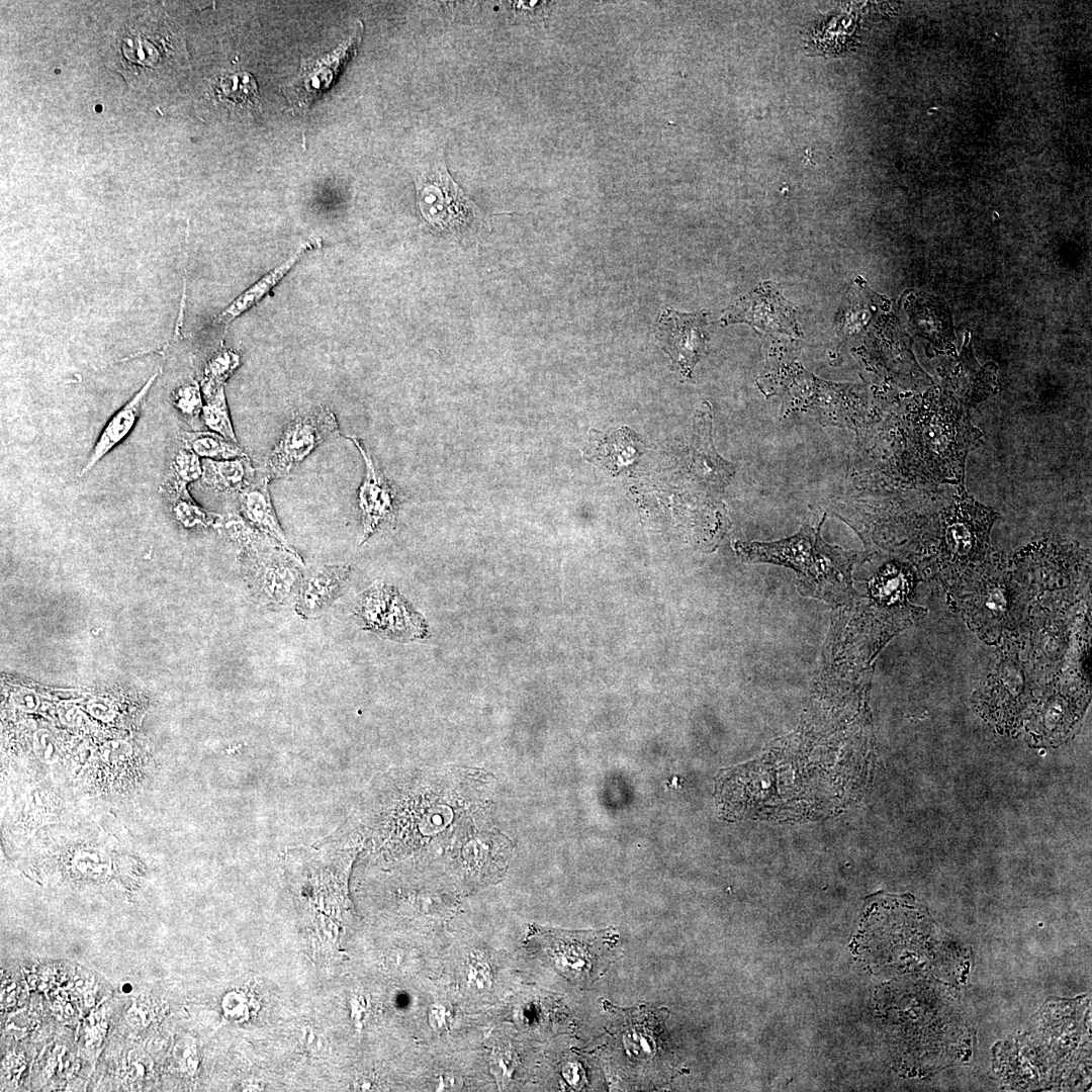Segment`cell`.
Masks as SVG:
<instances>
[{
    "mask_svg": "<svg viewBox=\"0 0 1092 1092\" xmlns=\"http://www.w3.org/2000/svg\"><path fill=\"white\" fill-rule=\"evenodd\" d=\"M817 527L803 526L795 535L774 542H737L735 550L749 562L792 568L805 597L831 605L846 603L853 594L851 571L858 553L828 544Z\"/></svg>",
    "mask_w": 1092,
    "mask_h": 1092,
    "instance_id": "6da1fadb",
    "label": "cell"
},
{
    "mask_svg": "<svg viewBox=\"0 0 1092 1092\" xmlns=\"http://www.w3.org/2000/svg\"><path fill=\"white\" fill-rule=\"evenodd\" d=\"M108 61L135 88L159 85L189 66L180 27L160 14L128 20L111 41Z\"/></svg>",
    "mask_w": 1092,
    "mask_h": 1092,
    "instance_id": "7a4b0ae2",
    "label": "cell"
},
{
    "mask_svg": "<svg viewBox=\"0 0 1092 1092\" xmlns=\"http://www.w3.org/2000/svg\"><path fill=\"white\" fill-rule=\"evenodd\" d=\"M338 434L337 419L327 406L301 410L294 414L267 457L268 476H287L312 450Z\"/></svg>",
    "mask_w": 1092,
    "mask_h": 1092,
    "instance_id": "3957f363",
    "label": "cell"
},
{
    "mask_svg": "<svg viewBox=\"0 0 1092 1092\" xmlns=\"http://www.w3.org/2000/svg\"><path fill=\"white\" fill-rule=\"evenodd\" d=\"M417 204L423 217L443 230L467 228L477 218L478 208L462 191L442 164L418 174Z\"/></svg>",
    "mask_w": 1092,
    "mask_h": 1092,
    "instance_id": "277c9868",
    "label": "cell"
},
{
    "mask_svg": "<svg viewBox=\"0 0 1092 1092\" xmlns=\"http://www.w3.org/2000/svg\"><path fill=\"white\" fill-rule=\"evenodd\" d=\"M613 928L578 931L551 936L550 956L569 980L592 985L602 976L612 960L617 934Z\"/></svg>",
    "mask_w": 1092,
    "mask_h": 1092,
    "instance_id": "5b68a950",
    "label": "cell"
},
{
    "mask_svg": "<svg viewBox=\"0 0 1092 1092\" xmlns=\"http://www.w3.org/2000/svg\"><path fill=\"white\" fill-rule=\"evenodd\" d=\"M247 574L270 601L282 602L300 579V558L274 538L262 534L244 546Z\"/></svg>",
    "mask_w": 1092,
    "mask_h": 1092,
    "instance_id": "8992f818",
    "label": "cell"
},
{
    "mask_svg": "<svg viewBox=\"0 0 1092 1092\" xmlns=\"http://www.w3.org/2000/svg\"><path fill=\"white\" fill-rule=\"evenodd\" d=\"M357 614L364 628L393 640L407 641L427 634L425 620L395 588L377 584L362 595Z\"/></svg>",
    "mask_w": 1092,
    "mask_h": 1092,
    "instance_id": "52a82bcc",
    "label": "cell"
},
{
    "mask_svg": "<svg viewBox=\"0 0 1092 1092\" xmlns=\"http://www.w3.org/2000/svg\"><path fill=\"white\" fill-rule=\"evenodd\" d=\"M704 325L705 316L702 313H682L665 308L660 314L658 339L684 375H690L704 353Z\"/></svg>",
    "mask_w": 1092,
    "mask_h": 1092,
    "instance_id": "ba28073f",
    "label": "cell"
},
{
    "mask_svg": "<svg viewBox=\"0 0 1092 1092\" xmlns=\"http://www.w3.org/2000/svg\"><path fill=\"white\" fill-rule=\"evenodd\" d=\"M349 439L358 448L366 467L365 478L358 493L363 526L360 543H363L382 523L394 520L397 494L383 472L376 467L362 441L355 437H349Z\"/></svg>",
    "mask_w": 1092,
    "mask_h": 1092,
    "instance_id": "9c48e42d",
    "label": "cell"
},
{
    "mask_svg": "<svg viewBox=\"0 0 1092 1092\" xmlns=\"http://www.w3.org/2000/svg\"><path fill=\"white\" fill-rule=\"evenodd\" d=\"M360 40V29L334 52L318 60H302L299 78L291 86L294 105L306 107L328 90L336 75L353 56Z\"/></svg>",
    "mask_w": 1092,
    "mask_h": 1092,
    "instance_id": "30bf717a",
    "label": "cell"
},
{
    "mask_svg": "<svg viewBox=\"0 0 1092 1092\" xmlns=\"http://www.w3.org/2000/svg\"><path fill=\"white\" fill-rule=\"evenodd\" d=\"M624 1018L617 1036L622 1044L625 1059L638 1069H647L662 1052V1026L653 1013L636 1009L623 1010Z\"/></svg>",
    "mask_w": 1092,
    "mask_h": 1092,
    "instance_id": "8fae6325",
    "label": "cell"
},
{
    "mask_svg": "<svg viewBox=\"0 0 1092 1092\" xmlns=\"http://www.w3.org/2000/svg\"><path fill=\"white\" fill-rule=\"evenodd\" d=\"M350 570L346 564H329L311 572L300 587L298 612L312 616L328 608L340 594Z\"/></svg>",
    "mask_w": 1092,
    "mask_h": 1092,
    "instance_id": "7c38bea8",
    "label": "cell"
},
{
    "mask_svg": "<svg viewBox=\"0 0 1092 1092\" xmlns=\"http://www.w3.org/2000/svg\"><path fill=\"white\" fill-rule=\"evenodd\" d=\"M157 376L158 373L153 374L143 387L109 420L95 443L80 475L92 469L106 453L130 432Z\"/></svg>",
    "mask_w": 1092,
    "mask_h": 1092,
    "instance_id": "4fadbf2b",
    "label": "cell"
},
{
    "mask_svg": "<svg viewBox=\"0 0 1092 1092\" xmlns=\"http://www.w3.org/2000/svg\"><path fill=\"white\" fill-rule=\"evenodd\" d=\"M241 512L250 525L287 546L268 489V476L254 480L239 494Z\"/></svg>",
    "mask_w": 1092,
    "mask_h": 1092,
    "instance_id": "5bb4252c",
    "label": "cell"
},
{
    "mask_svg": "<svg viewBox=\"0 0 1092 1092\" xmlns=\"http://www.w3.org/2000/svg\"><path fill=\"white\" fill-rule=\"evenodd\" d=\"M315 247V240H310L303 243L298 249L285 261L271 270L269 273L260 278L246 291L239 295L230 305H228L212 322L213 326L228 325L233 320L241 315L246 310L250 309L253 305L259 302L269 291L275 286L295 265V263L303 256V254Z\"/></svg>",
    "mask_w": 1092,
    "mask_h": 1092,
    "instance_id": "9a60e30c",
    "label": "cell"
},
{
    "mask_svg": "<svg viewBox=\"0 0 1092 1092\" xmlns=\"http://www.w3.org/2000/svg\"><path fill=\"white\" fill-rule=\"evenodd\" d=\"M201 464L202 482L221 492L240 494L255 480V470L246 455L228 460L205 459Z\"/></svg>",
    "mask_w": 1092,
    "mask_h": 1092,
    "instance_id": "2e32d148",
    "label": "cell"
},
{
    "mask_svg": "<svg viewBox=\"0 0 1092 1092\" xmlns=\"http://www.w3.org/2000/svg\"><path fill=\"white\" fill-rule=\"evenodd\" d=\"M637 439L628 429H622L612 435H592L585 454L609 469L618 470L629 465L637 455Z\"/></svg>",
    "mask_w": 1092,
    "mask_h": 1092,
    "instance_id": "e0dca14e",
    "label": "cell"
},
{
    "mask_svg": "<svg viewBox=\"0 0 1092 1092\" xmlns=\"http://www.w3.org/2000/svg\"><path fill=\"white\" fill-rule=\"evenodd\" d=\"M183 441L185 447L193 451L197 456L207 459L228 460L245 455L237 443L214 433L187 432L183 434Z\"/></svg>",
    "mask_w": 1092,
    "mask_h": 1092,
    "instance_id": "ac0fdd59",
    "label": "cell"
},
{
    "mask_svg": "<svg viewBox=\"0 0 1092 1092\" xmlns=\"http://www.w3.org/2000/svg\"><path fill=\"white\" fill-rule=\"evenodd\" d=\"M168 491L175 517L186 527L207 526L214 520V515L200 508L190 496L186 484L168 480Z\"/></svg>",
    "mask_w": 1092,
    "mask_h": 1092,
    "instance_id": "d6986e66",
    "label": "cell"
},
{
    "mask_svg": "<svg viewBox=\"0 0 1092 1092\" xmlns=\"http://www.w3.org/2000/svg\"><path fill=\"white\" fill-rule=\"evenodd\" d=\"M221 99L233 104L255 105L259 100V88L254 76L248 72L225 75L217 87Z\"/></svg>",
    "mask_w": 1092,
    "mask_h": 1092,
    "instance_id": "ffe728a7",
    "label": "cell"
},
{
    "mask_svg": "<svg viewBox=\"0 0 1092 1092\" xmlns=\"http://www.w3.org/2000/svg\"><path fill=\"white\" fill-rule=\"evenodd\" d=\"M205 397L206 403L202 407V419L205 425L226 440L238 444L224 397L223 386Z\"/></svg>",
    "mask_w": 1092,
    "mask_h": 1092,
    "instance_id": "44dd1931",
    "label": "cell"
},
{
    "mask_svg": "<svg viewBox=\"0 0 1092 1092\" xmlns=\"http://www.w3.org/2000/svg\"><path fill=\"white\" fill-rule=\"evenodd\" d=\"M239 364V357L231 351L217 353L207 364L203 379V392L208 396L223 386V382Z\"/></svg>",
    "mask_w": 1092,
    "mask_h": 1092,
    "instance_id": "7402d4cb",
    "label": "cell"
},
{
    "mask_svg": "<svg viewBox=\"0 0 1092 1092\" xmlns=\"http://www.w3.org/2000/svg\"><path fill=\"white\" fill-rule=\"evenodd\" d=\"M171 480L186 484L202 476V464L198 456L185 447L180 449L174 456L171 470Z\"/></svg>",
    "mask_w": 1092,
    "mask_h": 1092,
    "instance_id": "603a6c76",
    "label": "cell"
},
{
    "mask_svg": "<svg viewBox=\"0 0 1092 1092\" xmlns=\"http://www.w3.org/2000/svg\"><path fill=\"white\" fill-rule=\"evenodd\" d=\"M174 403L185 419L196 420L203 407L199 387L195 383L181 387L175 395Z\"/></svg>",
    "mask_w": 1092,
    "mask_h": 1092,
    "instance_id": "cb8c5ba5",
    "label": "cell"
},
{
    "mask_svg": "<svg viewBox=\"0 0 1092 1092\" xmlns=\"http://www.w3.org/2000/svg\"><path fill=\"white\" fill-rule=\"evenodd\" d=\"M466 976L468 985L476 990H486L491 986L490 966L478 952L470 956Z\"/></svg>",
    "mask_w": 1092,
    "mask_h": 1092,
    "instance_id": "d4e9b609",
    "label": "cell"
},
{
    "mask_svg": "<svg viewBox=\"0 0 1092 1092\" xmlns=\"http://www.w3.org/2000/svg\"><path fill=\"white\" fill-rule=\"evenodd\" d=\"M491 1073L497 1081L509 1080L517 1066V1056L510 1049H497L491 1055Z\"/></svg>",
    "mask_w": 1092,
    "mask_h": 1092,
    "instance_id": "484cf974",
    "label": "cell"
},
{
    "mask_svg": "<svg viewBox=\"0 0 1092 1092\" xmlns=\"http://www.w3.org/2000/svg\"><path fill=\"white\" fill-rule=\"evenodd\" d=\"M33 749L36 756L46 763H53L58 758V746L49 731L38 730L34 734Z\"/></svg>",
    "mask_w": 1092,
    "mask_h": 1092,
    "instance_id": "4316f807",
    "label": "cell"
},
{
    "mask_svg": "<svg viewBox=\"0 0 1092 1092\" xmlns=\"http://www.w3.org/2000/svg\"><path fill=\"white\" fill-rule=\"evenodd\" d=\"M985 608L990 612L993 618H999V616L1006 611L1007 606V594L1005 589L994 587L988 589L985 596H983Z\"/></svg>",
    "mask_w": 1092,
    "mask_h": 1092,
    "instance_id": "83f0119b",
    "label": "cell"
},
{
    "mask_svg": "<svg viewBox=\"0 0 1092 1092\" xmlns=\"http://www.w3.org/2000/svg\"><path fill=\"white\" fill-rule=\"evenodd\" d=\"M451 1018V1008L445 1003H435L429 1010L428 1021L431 1027L437 1031L446 1029Z\"/></svg>",
    "mask_w": 1092,
    "mask_h": 1092,
    "instance_id": "f1b7e54d",
    "label": "cell"
},
{
    "mask_svg": "<svg viewBox=\"0 0 1092 1092\" xmlns=\"http://www.w3.org/2000/svg\"><path fill=\"white\" fill-rule=\"evenodd\" d=\"M13 703L24 711H33L37 708V696L31 691H20L13 696Z\"/></svg>",
    "mask_w": 1092,
    "mask_h": 1092,
    "instance_id": "f546056e",
    "label": "cell"
},
{
    "mask_svg": "<svg viewBox=\"0 0 1092 1092\" xmlns=\"http://www.w3.org/2000/svg\"><path fill=\"white\" fill-rule=\"evenodd\" d=\"M324 1039L322 1033H317L313 1028L304 1029L305 1044L312 1053H321L325 1049Z\"/></svg>",
    "mask_w": 1092,
    "mask_h": 1092,
    "instance_id": "4dcf8cb0",
    "label": "cell"
},
{
    "mask_svg": "<svg viewBox=\"0 0 1092 1092\" xmlns=\"http://www.w3.org/2000/svg\"><path fill=\"white\" fill-rule=\"evenodd\" d=\"M461 1079L454 1075L444 1074L438 1079L437 1091H455L461 1089Z\"/></svg>",
    "mask_w": 1092,
    "mask_h": 1092,
    "instance_id": "1f68e13d",
    "label": "cell"
},
{
    "mask_svg": "<svg viewBox=\"0 0 1092 1092\" xmlns=\"http://www.w3.org/2000/svg\"><path fill=\"white\" fill-rule=\"evenodd\" d=\"M563 1076L569 1084L576 1085L580 1081L578 1080L579 1068L576 1065L569 1063L563 1069Z\"/></svg>",
    "mask_w": 1092,
    "mask_h": 1092,
    "instance_id": "d6a6232c",
    "label": "cell"
}]
</instances>
